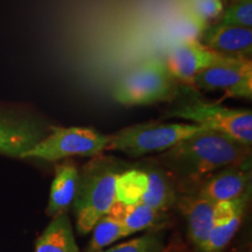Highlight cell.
Here are the masks:
<instances>
[{
  "mask_svg": "<svg viewBox=\"0 0 252 252\" xmlns=\"http://www.w3.org/2000/svg\"><path fill=\"white\" fill-rule=\"evenodd\" d=\"M207 27L208 24L182 6L181 11L172 19L168 31L176 41L188 39L198 40L200 36L202 37Z\"/></svg>",
  "mask_w": 252,
  "mask_h": 252,
  "instance_id": "19",
  "label": "cell"
},
{
  "mask_svg": "<svg viewBox=\"0 0 252 252\" xmlns=\"http://www.w3.org/2000/svg\"><path fill=\"white\" fill-rule=\"evenodd\" d=\"M220 24L252 27V0H235L223 13Z\"/></svg>",
  "mask_w": 252,
  "mask_h": 252,
  "instance_id": "20",
  "label": "cell"
},
{
  "mask_svg": "<svg viewBox=\"0 0 252 252\" xmlns=\"http://www.w3.org/2000/svg\"><path fill=\"white\" fill-rule=\"evenodd\" d=\"M147 186V173L145 169L121 171L116 178V201L125 204L141 202Z\"/></svg>",
  "mask_w": 252,
  "mask_h": 252,
  "instance_id": "17",
  "label": "cell"
},
{
  "mask_svg": "<svg viewBox=\"0 0 252 252\" xmlns=\"http://www.w3.org/2000/svg\"><path fill=\"white\" fill-rule=\"evenodd\" d=\"M45 137L43 132L33 123L17 121L0 116V153L18 157Z\"/></svg>",
  "mask_w": 252,
  "mask_h": 252,
  "instance_id": "11",
  "label": "cell"
},
{
  "mask_svg": "<svg viewBox=\"0 0 252 252\" xmlns=\"http://www.w3.org/2000/svg\"><path fill=\"white\" fill-rule=\"evenodd\" d=\"M193 123H141L109 134L106 151H117L137 158L151 153H162L202 130Z\"/></svg>",
  "mask_w": 252,
  "mask_h": 252,
  "instance_id": "4",
  "label": "cell"
},
{
  "mask_svg": "<svg viewBox=\"0 0 252 252\" xmlns=\"http://www.w3.org/2000/svg\"><path fill=\"white\" fill-rule=\"evenodd\" d=\"M91 231H93V238L87 252H100L104 250V248L111 245L113 242L128 236L122 223L110 215L102 217Z\"/></svg>",
  "mask_w": 252,
  "mask_h": 252,
  "instance_id": "18",
  "label": "cell"
},
{
  "mask_svg": "<svg viewBox=\"0 0 252 252\" xmlns=\"http://www.w3.org/2000/svg\"><path fill=\"white\" fill-rule=\"evenodd\" d=\"M179 83L159 59H150L125 74L113 88V98L125 106L171 102L178 96Z\"/></svg>",
  "mask_w": 252,
  "mask_h": 252,
  "instance_id": "3",
  "label": "cell"
},
{
  "mask_svg": "<svg viewBox=\"0 0 252 252\" xmlns=\"http://www.w3.org/2000/svg\"><path fill=\"white\" fill-rule=\"evenodd\" d=\"M109 134H103L91 127L70 126L53 127L21 159H41L59 161L71 157H98L106 151Z\"/></svg>",
  "mask_w": 252,
  "mask_h": 252,
  "instance_id": "6",
  "label": "cell"
},
{
  "mask_svg": "<svg viewBox=\"0 0 252 252\" xmlns=\"http://www.w3.org/2000/svg\"><path fill=\"white\" fill-rule=\"evenodd\" d=\"M203 45L226 56L250 58L252 50V30L232 25L215 24L206 28Z\"/></svg>",
  "mask_w": 252,
  "mask_h": 252,
  "instance_id": "10",
  "label": "cell"
},
{
  "mask_svg": "<svg viewBox=\"0 0 252 252\" xmlns=\"http://www.w3.org/2000/svg\"><path fill=\"white\" fill-rule=\"evenodd\" d=\"M250 145L202 128L162 152L160 160L180 179L198 181L225 167L250 161Z\"/></svg>",
  "mask_w": 252,
  "mask_h": 252,
  "instance_id": "1",
  "label": "cell"
},
{
  "mask_svg": "<svg viewBox=\"0 0 252 252\" xmlns=\"http://www.w3.org/2000/svg\"><path fill=\"white\" fill-rule=\"evenodd\" d=\"M232 1H235V0H232Z\"/></svg>",
  "mask_w": 252,
  "mask_h": 252,
  "instance_id": "23",
  "label": "cell"
},
{
  "mask_svg": "<svg viewBox=\"0 0 252 252\" xmlns=\"http://www.w3.org/2000/svg\"><path fill=\"white\" fill-rule=\"evenodd\" d=\"M166 118H179L200 125L207 130L223 133L238 143H252V112L232 109L220 104L204 102L200 98L182 99L167 110Z\"/></svg>",
  "mask_w": 252,
  "mask_h": 252,
  "instance_id": "5",
  "label": "cell"
},
{
  "mask_svg": "<svg viewBox=\"0 0 252 252\" xmlns=\"http://www.w3.org/2000/svg\"><path fill=\"white\" fill-rule=\"evenodd\" d=\"M147 186L141 198V202L157 212L161 213L173 206L175 201V191L171 180L159 169H149Z\"/></svg>",
  "mask_w": 252,
  "mask_h": 252,
  "instance_id": "16",
  "label": "cell"
},
{
  "mask_svg": "<svg viewBox=\"0 0 252 252\" xmlns=\"http://www.w3.org/2000/svg\"><path fill=\"white\" fill-rule=\"evenodd\" d=\"M208 48L200 40H179L171 47L166 56V65L179 83L191 87L194 77L224 58Z\"/></svg>",
  "mask_w": 252,
  "mask_h": 252,
  "instance_id": "8",
  "label": "cell"
},
{
  "mask_svg": "<svg viewBox=\"0 0 252 252\" xmlns=\"http://www.w3.org/2000/svg\"><path fill=\"white\" fill-rule=\"evenodd\" d=\"M184 7L209 25L223 13V0H182Z\"/></svg>",
  "mask_w": 252,
  "mask_h": 252,
  "instance_id": "21",
  "label": "cell"
},
{
  "mask_svg": "<svg viewBox=\"0 0 252 252\" xmlns=\"http://www.w3.org/2000/svg\"><path fill=\"white\" fill-rule=\"evenodd\" d=\"M35 252H80L67 213L53 217L36 239Z\"/></svg>",
  "mask_w": 252,
  "mask_h": 252,
  "instance_id": "14",
  "label": "cell"
},
{
  "mask_svg": "<svg viewBox=\"0 0 252 252\" xmlns=\"http://www.w3.org/2000/svg\"><path fill=\"white\" fill-rule=\"evenodd\" d=\"M214 204L200 194L182 198L180 202L181 212L187 220L189 238L201 251L213 229Z\"/></svg>",
  "mask_w": 252,
  "mask_h": 252,
  "instance_id": "12",
  "label": "cell"
},
{
  "mask_svg": "<svg viewBox=\"0 0 252 252\" xmlns=\"http://www.w3.org/2000/svg\"><path fill=\"white\" fill-rule=\"evenodd\" d=\"M121 166L111 158H94L80 173L74 212L81 235L91 232L96 223L108 215L116 201V178Z\"/></svg>",
  "mask_w": 252,
  "mask_h": 252,
  "instance_id": "2",
  "label": "cell"
},
{
  "mask_svg": "<svg viewBox=\"0 0 252 252\" xmlns=\"http://www.w3.org/2000/svg\"><path fill=\"white\" fill-rule=\"evenodd\" d=\"M251 190L250 161L225 167L214 173L204 181L200 189V195L212 201L234 200Z\"/></svg>",
  "mask_w": 252,
  "mask_h": 252,
  "instance_id": "9",
  "label": "cell"
},
{
  "mask_svg": "<svg viewBox=\"0 0 252 252\" xmlns=\"http://www.w3.org/2000/svg\"><path fill=\"white\" fill-rule=\"evenodd\" d=\"M161 242L154 235H144L132 241L121 243L100 252H159Z\"/></svg>",
  "mask_w": 252,
  "mask_h": 252,
  "instance_id": "22",
  "label": "cell"
},
{
  "mask_svg": "<svg viewBox=\"0 0 252 252\" xmlns=\"http://www.w3.org/2000/svg\"><path fill=\"white\" fill-rule=\"evenodd\" d=\"M108 215L118 220L130 236L153 226L159 219L160 213L143 202L125 204L115 201Z\"/></svg>",
  "mask_w": 252,
  "mask_h": 252,
  "instance_id": "15",
  "label": "cell"
},
{
  "mask_svg": "<svg viewBox=\"0 0 252 252\" xmlns=\"http://www.w3.org/2000/svg\"><path fill=\"white\" fill-rule=\"evenodd\" d=\"M80 172L71 160L56 165L54 180L50 186L47 213L50 216L67 213L77 191Z\"/></svg>",
  "mask_w": 252,
  "mask_h": 252,
  "instance_id": "13",
  "label": "cell"
},
{
  "mask_svg": "<svg viewBox=\"0 0 252 252\" xmlns=\"http://www.w3.org/2000/svg\"><path fill=\"white\" fill-rule=\"evenodd\" d=\"M191 87L200 90H224L226 97H252V62L245 56H224L220 61L200 71Z\"/></svg>",
  "mask_w": 252,
  "mask_h": 252,
  "instance_id": "7",
  "label": "cell"
}]
</instances>
